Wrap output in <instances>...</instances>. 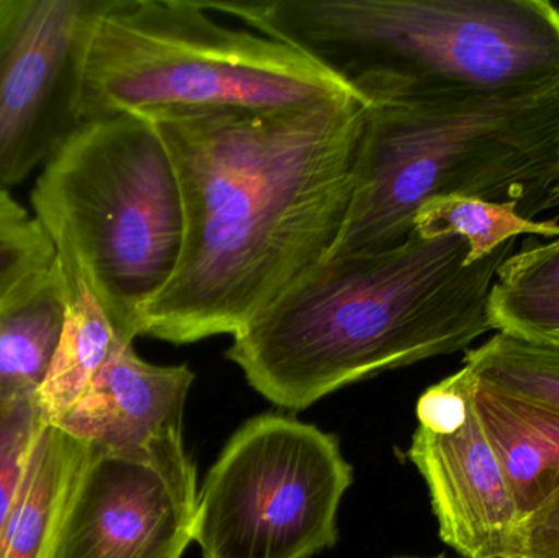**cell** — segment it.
<instances>
[{
	"mask_svg": "<svg viewBox=\"0 0 559 558\" xmlns=\"http://www.w3.org/2000/svg\"><path fill=\"white\" fill-rule=\"evenodd\" d=\"M368 104L154 115L179 179L183 248L141 336L238 334L322 262L347 216Z\"/></svg>",
	"mask_w": 559,
	"mask_h": 558,
	"instance_id": "cell-1",
	"label": "cell"
},
{
	"mask_svg": "<svg viewBox=\"0 0 559 558\" xmlns=\"http://www.w3.org/2000/svg\"><path fill=\"white\" fill-rule=\"evenodd\" d=\"M518 239L469 265L459 236L322 259L233 336L226 357L274 405L305 409L384 370L466 349Z\"/></svg>",
	"mask_w": 559,
	"mask_h": 558,
	"instance_id": "cell-2",
	"label": "cell"
},
{
	"mask_svg": "<svg viewBox=\"0 0 559 558\" xmlns=\"http://www.w3.org/2000/svg\"><path fill=\"white\" fill-rule=\"evenodd\" d=\"M305 52L367 104L426 92L521 98L559 91L548 0L205 2Z\"/></svg>",
	"mask_w": 559,
	"mask_h": 558,
	"instance_id": "cell-3",
	"label": "cell"
},
{
	"mask_svg": "<svg viewBox=\"0 0 559 558\" xmlns=\"http://www.w3.org/2000/svg\"><path fill=\"white\" fill-rule=\"evenodd\" d=\"M558 182L559 91L378 98L368 104L347 216L325 258L400 245L420 206L443 197L514 203L532 219Z\"/></svg>",
	"mask_w": 559,
	"mask_h": 558,
	"instance_id": "cell-4",
	"label": "cell"
},
{
	"mask_svg": "<svg viewBox=\"0 0 559 558\" xmlns=\"http://www.w3.org/2000/svg\"><path fill=\"white\" fill-rule=\"evenodd\" d=\"M33 216L71 259L121 343L141 336L147 305L183 248V203L169 151L150 118L91 121L43 167Z\"/></svg>",
	"mask_w": 559,
	"mask_h": 558,
	"instance_id": "cell-5",
	"label": "cell"
},
{
	"mask_svg": "<svg viewBox=\"0 0 559 558\" xmlns=\"http://www.w3.org/2000/svg\"><path fill=\"white\" fill-rule=\"evenodd\" d=\"M360 97L299 49L218 22L193 0H108L85 51L84 123L199 108L308 107ZM361 98V97H360Z\"/></svg>",
	"mask_w": 559,
	"mask_h": 558,
	"instance_id": "cell-6",
	"label": "cell"
},
{
	"mask_svg": "<svg viewBox=\"0 0 559 558\" xmlns=\"http://www.w3.org/2000/svg\"><path fill=\"white\" fill-rule=\"evenodd\" d=\"M350 484L334 436L289 416H255L206 475L193 543L203 558H311L337 541Z\"/></svg>",
	"mask_w": 559,
	"mask_h": 558,
	"instance_id": "cell-7",
	"label": "cell"
},
{
	"mask_svg": "<svg viewBox=\"0 0 559 558\" xmlns=\"http://www.w3.org/2000/svg\"><path fill=\"white\" fill-rule=\"evenodd\" d=\"M108 0H0V190L45 167L84 124L81 84Z\"/></svg>",
	"mask_w": 559,
	"mask_h": 558,
	"instance_id": "cell-8",
	"label": "cell"
},
{
	"mask_svg": "<svg viewBox=\"0 0 559 558\" xmlns=\"http://www.w3.org/2000/svg\"><path fill=\"white\" fill-rule=\"evenodd\" d=\"M197 504L182 429L136 452L91 449L51 558H182L193 543Z\"/></svg>",
	"mask_w": 559,
	"mask_h": 558,
	"instance_id": "cell-9",
	"label": "cell"
},
{
	"mask_svg": "<svg viewBox=\"0 0 559 558\" xmlns=\"http://www.w3.org/2000/svg\"><path fill=\"white\" fill-rule=\"evenodd\" d=\"M463 366L423 393L409 459L426 480L440 539L466 558L509 554L521 517Z\"/></svg>",
	"mask_w": 559,
	"mask_h": 558,
	"instance_id": "cell-10",
	"label": "cell"
},
{
	"mask_svg": "<svg viewBox=\"0 0 559 558\" xmlns=\"http://www.w3.org/2000/svg\"><path fill=\"white\" fill-rule=\"evenodd\" d=\"M187 366H154L134 353L133 344L115 351L78 405L59 428L92 451L124 454L182 429L183 408L192 387Z\"/></svg>",
	"mask_w": 559,
	"mask_h": 558,
	"instance_id": "cell-11",
	"label": "cell"
},
{
	"mask_svg": "<svg viewBox=\"0 0 559 558\" xmlns=\"http://www.w3.org/2000/svg\"><path fill=\"white\" fill-rule=\"evenodd\" d=\"M91 458V448L46 425L0 533V558H51L66 510Z\"/></svg>",
	"mask_w": 559,
	"mask_h": 558,
	"instance_id": "cell-12",
	"label": "cell"
},
{
	"mask_svg": "<svg viewBox=\"0 0 559 558\" xmlns=\"http://www.w3.org/2000/svg\"><path fill=\"white\" fill-rule=\"evenodd\" d=\"M476 406L524 520L559 488V416L479 383Z\"/></svg>",
	"mask_w": 559,
	"mask_h": 558,
	"instance_id": "cell-13",
	"label": "cell"
},
{
	"mask_svg": "<svg viewBox=\"0 0 559 558\" xmlns=\"http://www.w3.org/2000/svg\"><path fill=\"white\" fill-rule=\"evenodd\" d=\"M64 282L58 259L0 305V399L36 396L61 337Z\"/></svg>",
	"mask_w": 559,
	"mask_h": 558,
	"instance_id": "cell-14",
	"label": "cell"
},
{
	"mask_svg": "<svg viewBox=\"0 0 559 558\" xmlns=\"http://www.w3.org/2000/svg\"><path fill=\"white\" fill-rule=\"evenodd\" d=\"M56 259L64 282V323L48 376L36 393L48 425L68 416L115 351L124 346L74 262L59 254Z\"/></svg>",
	"mask_w": 559,
	"mask_h": 558,
	"instance_id": "cell-15",
	"label": "cell"
},
{
	"mask_svg": "<svg viewBox=\"0 0 559 558\" xmlns=\"http://www.w3.org/2000/svg\"><path fill=\"white\" fill-rule=\"evenodd\" d=\"M488 314L498 333L559 347V238L515 251L499 268Z\"/></svg>",
	"mask_w": 559,
	"mask_h": 558,
	"instance_id": "cell-16",
	"label": "cell"
},
{
	"mask_svg": "<svg viewBox=\"0 0 559 558\" xmlns=\"http://www.w3.org/2000/svg\"><path fill=\"white\" fill-rule=\"evenodd\" d=\"M414 231L423 238L459 236L469 246L468 264L495 254L522 235L559 238L557 222L525 218L514 203L489 202L476 197H443L420 206Z\"/></svg>",
	"mask_w": 559,
	"mask_h": 558,
	"instance_id": "cell-17",
	"label": "cell"
},
{
	"mask_svg": "<svg viewBox=\"0 0 559 558\" xmlns=\"http://www.w3.org/2000/svg\"><path fill=\"white\" fill-rule=\"evenodd\" d=\"M463 366L485 389L559 416V347L496 333Z\"/></svg>",
	"mask_w": 559,
	"mask_h": 558,
	"instance_id": "cell-18",
	"label": "cell"
},
{
	"mask_svg": "<svg viewBox=\"0 0 559 558\" xmlns=\"http://www.w3.org/2000/svg\"><path fill=\"white\" fill-rule=\"evenodd\" d=\"M55 258V246L35 216L0 190V305Z\"/></svg>",
	"mask_w": 559,
	"mask_h": 558,
	"instance_id": "cell-19",
	"label": "cell"
},
{
	"mask_svg": "<svg viewBox=\"0 0 559 558\" xmlns=\"http://www.w3.org/2000/svg\"><path fill=\"white\" fill-rule=\"evenodd\" d=\"M46 425L36 396L0 399V533Z\"/></svg>",
	"mask_w": 559,
	"mask_h": 558,
	"instance_id": "cell-20",
	"label": "cell"
},
{
	"mask_svg": "<svg viewBox=\"0 0 559 558\" xmlns=\"http://www.w3.org/2000/svg\"><path fill=\"white\" fill-rule=\"evenodd\" d=\"M509 556L559 558V488L538 510L518 524Z\"/></svg>",
	"mask_w": 559,
	"mask_h": 558,
	"instance_id": "cell-21",
	"label": "cell"
},
{
	"mask_svg": "<svg viewBox=\"0 0 559 558\" xmlns=\"http://www.w3.org/2000/svg\"><path fill=\"white\" fill-rule=\"evenodd\" d=\"M559 206V182L551 189L550 195L545 200L544 210L558 209Z\"/></svg>",
	"mask_w": 559,
	"mask_h": 558,
	"instance_id": "cell-22",
	"label": "cell"
},
{
	"mask_svg": "<svg viewBox=\"0 0 559 558\" xmlns=\"http://www.w3.org/2000/svg\"><path fill=\"white\" fill-rule=\"evenodd\" d=\"M488 558H521V557L509 556V554H504V556H495V557H488Z\"/></svg>",
	"mask_w": 559,
	"mask_h": 558,
	"instance_id": "cell-23",
	"label": "cell"
},
{
	"mask_svg": "<svg viewBox=\"0 0 559 558\" xmlns=\"http://www.w3.org/2000/svg\"><path fill=\"white\" fill-rule=\"evenodd\" d=\"M436 558H445V557L440 556V557H436Z\"/></svg>",
	"mask_w": 559,
	"mask_h": 558,
	"instance_id": "cell-24",
	"label": "cell"
}]
</instances>
